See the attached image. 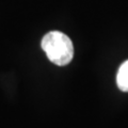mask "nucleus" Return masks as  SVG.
<instances>
[{"label":"nucleus","mask_w":128,"mask_h":128,"mask_svg":"<svg viewBox=\"0 0 128 128\" xmlns=\"http://www.w3.org/2000/svg\"><path fill=\"white\" fill-rule=\"evenodd\" d=\"M116 83L121 91L128 92V60L120 66L116 75Z\"/></svg>","instance_id":"f03ea898"},{"label":"nucleus","mask_w":128,"mask_h":128,"mask_svg":"<svg viewBox=\"0 0 128 128\" xmlns=\"http://www.w3.org/2000/svg\"><path fill=\"white\" fill-rule=\"evenodd\" d=\"M42 48L47 58L56 65L64 66L74 57V46L70 38L60 31H51L42 40Z\"/></svg>","instance_id":"f257e3e1"}]
</instances>
